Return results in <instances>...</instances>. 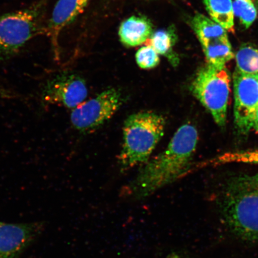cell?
Masks as SVG:
<instances>
[{
	"label": "cell",
	"mask_w": 258,
	"mask_h": 258,
	"mask_svg": "<svg viewBox=\"0 0 258 258\" xmlns=\"http://www.w3.org/2000/svg\"><path fill=\"white\" fill-rule=\"evenodd\" d=\"M198 139L195 125L188 123L181 125L166 149L145 163L135 179L124 186L121 198L129 201H141L185 175Z\"/></svg>",
	"instance_id": "1"
},
{
	"label": "cell",
	"mask_w": 258,
	"mask_h": 258,
	"mask_svg": "<svg viewBox=\"0 0 258 258\" xmlns=\"http://www.w3.org/2000/svg\"><path fill=\"white\" fill-rule=\"evenodd\" d=\"M226 224L243 239L258 240V174L234 177L226 185L220 201Z\"/></svg>",
	"instance_id": "2"
},
{
	"label": "cell",
	"mask_w": 258,
	"mask_h": 258,
	"mask_svg": "<svg viewBox=\"0 0 258 258\" xmlns=\"http://www.w3.org/2000/svg\"><path fill=\"white\" fill-rule=\"evenodd\" d=\"M166 123L162 115L153 111H140L128 116L122 128V144L118 157L122 170L147 162L163 137Z\"/></svg>",
	"instance_id": "3"
},
{
	"label": "cell",
	"mask_w": 258,
	"mask_h": 258,
	"mask_svg": "<svg viewBox=\"0 0 258 258\" xmlns=\"http://www.w3.org/2000/svg\"><path fill=\"white\" fill-rule=\"evenodd\" d=\"M48 0L0 14V59L15 55L33 38L46 34Z\"/></svg>",
	"instance_id": "4"
},
{
	"label": "cell",
	"mask_w": 258,
	"mask_h": 258,
	"mask_svg": "<svg viewBox=\"0 0 258 258\" xmlns=\"http://www.w3.org/2000/svg\"><path fill=\"white\" fill-rule=\"evenodd\" d=\"M231 77L227 68L206 64L197 74L191 91L211 113L216 123L224 126L227 121Z\"/></svg>",
	"instance_id": "5"
},
{
	"label": "cell",
	"mask_w": 258,
	"mask_h": 258,
	"mask_svg": "<svg viewBox=\"0 0 258 258\" xmlns=\"http://www.w3.org/2000/svg\"><path fill=\"white\" fill-rule=\"evenodd\" d=\"M123 102L120 91L109 88L95 98L74 108L70 115L73 126L82 132L95 130L111 118Z\"/></svg>",
	"instance_id": "6"
},
{
	"label": "cell",
	"mask_w": 258,
	"mask_h": 258,
	"mask_svg": "<svg viewBox=\"0 0 258 258\" xmlns=\"http://www.w3.org/2000/svg\"><path fill=\"white\" fill-rule=\"evenodd\" d=\"M191 24L201 44L208 64L218 69L226 67V64L234 57L227 30L201 14L193 16Z\"/></svg>",
	"instance_id": "7"
},
{
	"label": "cell",
	"mask_w": 258,
	"mask_h": 258,
	"mask_svg": "<svg viewBox=\"0 0 258 258\" xmlns=\"http://www.w3.org/2000/svg\"><path fill=\"white\" fill-rule=\"evenodd\" d=\"M88 94V87L82 77L77 74L63 72L57 74L45 84L41 99L47 104L74 109L85 101Z\"/></svg>",
	"instance_id": "8"
},
{
	"label": "cell",
	"mask_w": 258,
	"mask_h": 258,
	"mask_svg": "<svg viewBox=\"0 0 258 258\" xmlns=\"http://www.w3.org/2000/svg\"><path fill=\"white\" fill-rule=\"evenodd\" d=\"M233 85L235 124L241 133L247 134L258 107V74H245L235 70Z\"/></svg>",
	"instance_id": "9"
},
{
	"label": "cell",
	"mask_w": 258,
	"mask_h": 258,
	"mask_svg": "<svg viewBox=\"0 0 258 258\" xmlns=\"http://www.w3.org/2000/svg\"><path fill=\"white\" fill-rule=\"evenodd\" d=\"M89 0H58L46 22V35L49 38L54 59H60L59 36L68 26L82 14Z\"/></svg>",
	"instance_id": "10"
},
{
	"label": "cell",
	"mask_w": 258,
	"mask_h": 258,
	"mask_svg": "<svg viewBox=\"0 0 258 258\" xmlns=\"http://www.w3.org/2000/svg\"><path fill=\"white\" fill-rule=\"evenodd\" d=\"M38 223L16 224L0 222V258H16L40 233Z\"/></svg>",
	"instance_id": "11"
},
{
	"label": "cell",
	"mask_w": 258,
	"mask_h": 258,
	"mask_svg": "<svg viewBox=\"0 0 258 258\" xmlns=\"http://www.w3.org/2000/svg\"><path fill=\"white\" fill-rule=\"evenodd\" d=\"M153 33V25L144 16H132L122 22L118 35L125 47H134L145 43Z\"/></svg>",
	"instance_id": "12"
},
{
	"label": "cell",
	"mask_w": 258,
	"mask_h": 258,
	"mask_svg": "<svg viewBox=\"0 0 258 258\" xmlns=\"http://www.w3.org/2000/svg\"><path fill=\"white\" fill-rule=\"evenodd\" d=\"M177 40L175 28L171 27L153 32L150 37V45L159 55L166 57L174 67L179 63V57L174 53L173 47Z\"/></svg>",
	"instance_id": "13"
},
{
	"label": "cell",
	"mask_w": 258,
	"mask_h": 258,
	"mask_svg": "<svg viewBox=\"0 0 258 258\" xmlns=\"http://www.w3.org/2000/svg\"><path fill=\"white\" fill-rule=\"evenodd\" d=\"M203 2L213 21L227 31L233 30L234 13L232 0H203Z\"/></svg>",
	"instance_id": "14"
},
{
	"label": "cell",
	"mask_w": 258,
	"mask_h": 258,
	"mask_svg": "<svg viewBox=\"0 0 258 258\" xmlns=\"http://www.w3.org/2000/svg\"><path fill=\"white\" fill-rule=\"evenodd\" d=\"M236 71L245 74H258V48L243 44L235 56Z\"/></svg>",
	"instance_id": "15"
},
{
	"label": "cell",
	"mask_w": 258,
	"mask_h": 258,
	"mask_svg": "<svg viewBox=\"0 0 258 258\" xmlns=\"http://www.w3.org/2000/svg\"><path fill=\"white\" fill-rule=\"evenodd\" d=\"M246 163L258 166V149L225 153L206 161L205 166L221 165L227 163Z\"/></svg>",
	"instance_id": "16"
},
{
	"label": "cell",
	"mask_w": 258,
	"mask_h": 258,
	"mask_svg": "<svg viewBox=\"0 0 258 258\" xmlns=\"http://www.w3.org/2000/svg\"><path fill=\"white\" fill-rule=\"evenodd\" d=\"M234 15L239 18L241 24L249 28L256 21L257 9L253 0H234Z\"/></svg>",
	"instance_id": "17"
},
{
	"label": "cell",
	"mask_w": 258,
	"mask_h": 258,
	"mask_svg": "<svg viewBox=\"0 0 258 258\" xmlns=\"http://www.w3.org/2000/svg\"><path fill=\"white\" fill-rule=\"evenodd\" d=\"M135 59L138 67L143 70L153 69L160 62L159 54L150 45L141 47L137 51Z\"/></svg>",
	"instance_id": "18"
},
{
	"label": "cell",
	"mask_w": 258,
	"mask_h": 258,
	"mask_svg": "<svg viewBox=\"0 0 258 258\" xmlns=\"http://www.w3.org/2000/svg\"><path fill=\"white\" fill-rule=\"evenodd\" d=\"M253 128L258 133V107L254 111L251 121V129Z\"/></svg>",
	"instance_id": "19"
}]
</instances>
